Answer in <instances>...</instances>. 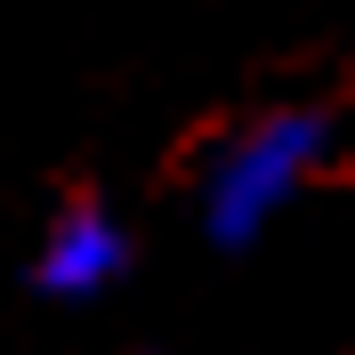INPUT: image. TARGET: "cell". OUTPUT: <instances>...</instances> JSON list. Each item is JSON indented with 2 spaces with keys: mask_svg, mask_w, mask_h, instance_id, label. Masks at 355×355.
I'll return each instance as SVG.
<instances>
[{
  "mask_svg": "<svg viewBox=\"0 0 355 355\" xmlns=\"http://www.w3.org/2000/svg\"><path fill=\"white\" fill-rule=\"evenodd\" d=\"M323 137H331L323 113H266V121L234 130L218 146V162H210V178H202V226H210L226 250L259 243L266 226L299 202V186L315 178Z\"/></svg>",
  "mask_w": 355,
  "mask_h": 355,
  "instance_id": "cell-1",
  "label": "cell"
},
{
  "mask_svg": "<svg viewBox=\"0 0 355 355\" xmlns=\"http://www.w3.org/2000/svg\"><path fill=\"white\" fill-rule=\"evenodd\" d=\"M121 259H130V234H121L97 202H73L65 218L49 226L41 259H33V283H41L49 299H97V291L121 275Z\"/></svg>",
  "mask_w": 355,
  "mask_h": 355,
  "instance_id": "cell-2",
  "label": "cell"
}]
</instances>
